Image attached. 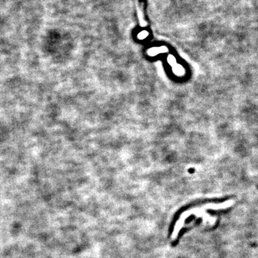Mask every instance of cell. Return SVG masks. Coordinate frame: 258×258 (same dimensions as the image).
<instances>
[{
	"instance_id": "2",
	"label": "cell",
	"mask_w": 258,
	"mask_h": 258,
	"mask_svg": "<svg viewBox=\"0 0 258 258\" xmlns=\"http://www.w3.org/2000/svg\"><path fill=\"white\" fill-rule=\"evenodd\" d=\"M138 18H139L140 23L141 26H145L146 25V23L145 20H144V16L143 15V10L142 8L140 6L138 9Z\"/></svg>"
},
{
	"instance_id": "3",
	"label": "cell",
	"mask_w": 258,
	"mask_h": 258,
	"mask_svg": "<svg viewBox=\"0 0 258 258\" xmlns=\"http://www.w3.org/2000/svg\"><path fill=\"white\" fill-rule=\"evenodd\" d=\"M149 35V33L147 31H143L142 32H141L138 35V39L140 40H144L145 39L146 37H147Z\"/></svg>"
},
{
	"instance_id": "1",
	"label": "cell",
	"mask_w": 258,
	"mask_h": 258,
	"mask_svg": "<svg viewBox=\"0 0 258 258\" xmlns=\"http://www.w3.org/2000/svg\"><path fill=\"white\" fill-rule=\"evenodd\" d=\"M167 49L164 47L151 48L148 51V55L150 56H154L160 53H164Z\"/></svg>"
}]
</instances>
